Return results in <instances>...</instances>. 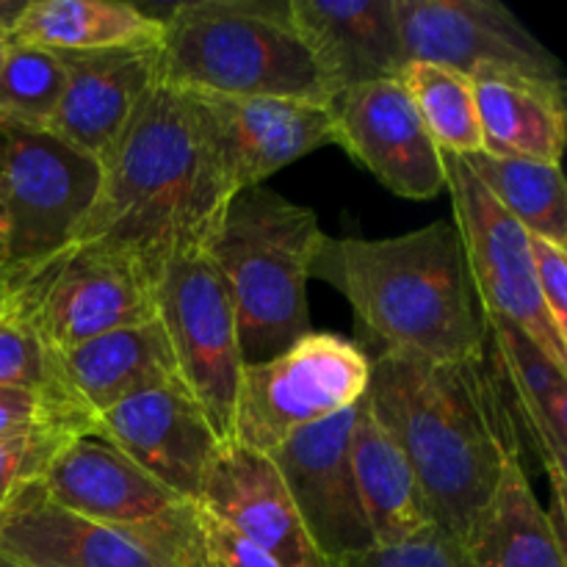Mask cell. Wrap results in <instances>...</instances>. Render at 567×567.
Listing matches in <instances>:
<instances>
[{"instance_id":"cell-17","label":"cell","mask_w":567,"mask_h":567,"mask_svg":"<svg viewBox=\"0 0 567 567\" xmlns=\"http://www.w3.org/2000/svg\"><path fill=\"white\" fill-rule=\"evenodd\" d=\"M282 567H324L269 454L221 443L197 504Z\"/></svg>"},{"instance_id":"cell-8","label":"cell","mask_w":567,"mask_h":567,"mask_svg":"<svg viewBox=\"0 0 567 567\" xmlns=\"http://www.w3.org/2000/svg\"><path fill=\"white\" fill-rule=\"evenodd\" d=\"M371 358L341 336L310 332L264 363L244 365L233 410L238 446L271 454L308 426L354 408L369 391Z\"/></svg>"},{"instance_id":"cell-41","label":"cell","mask_w":567,"mask_h":567,"mask_svg":"<svg viewBox=\"0 0 567 567\" xmlns=\"http://www.w3.org/2000/svg\"><path fill=\"white\" fill-rule=\"evenodd\" d=\"M0 567H14V565H9V563H6V559H0Z\"/></svg>"},{"instance_id":"cell-12","label":"cell","mask_w":567,"mask_h":567,"mask_svg":"<svg viewBox=\"0 0 567 567\" xmlns=\"http://www.w3.org/2000/svg\"><path fill=\"white\" fill-rule=\"evenodd\" d=\"M396 25L404 64L430 61L463 75L509 70L565 83L557 55L493 0H396Z\"/></svg>"},{"instance_id":"cell-35","label":"cell","mask_w":567,"mask_h":567,"mask_svg":"<svg viewBox=\"0 0 567 567\" xmlns=\"http://www.w3.org/2000/svg\"><path fill=\"white\" fill-rule=\"evenodd\" d=\"M199 524H203L205 548L219 567H282L271 554H266L264 548L249 543L221 520L210 518L203 509H199Z\"/></svg>"},{"instance_id":"cell-42","label":"cell","mask_w":567,"mask_h":567,"mask_svg":"<svg viewBox=\"0 0 567 567\" xmlns=\"http://www.w3.org/2000/svg\"><path fill=\"white\" fill-rule=\"evenodd\" d=\"M210 567H219V565H216V563H214V559H210Z\"/></svg>"},{"instance_id":"cell-37","label":"cell","mask_w":567,"mask_h":567,"mask_svg":"<svg viewBox=\"0 0 567 567\" xmlns=\"http://www.w3.org/2000/svg\"><path fill=\"white\" fill-rule=\"evenodd\" d=\"M9 48H11V31H9V28H0V70H3L6 55H9Z\"/></svg>"},{"instance_id":"cell-2","label":"cell","mask_w":567,"mask_h":567,"mask_svg":"<svg viewBox=\"0 0 567 567\" xmlns=\"http://www.w3.org/2000/svg\"><path fill=\"white\" fill-rule=\"evenodd\" d=\"M365 402L402 449L432 524L460 546L520 457L518 424L487 349L463 363L374 354Z\"/></svg>"},{"instance_id":"cell-32","label":"cell","mask_w":567,"mask_h":567,"mask_svg":"<svg viewBox=\"0 0 567 567\" xmlns=\"http://www.w3.org/2000/svg\"><path fill=\"white\" fill-rule=\"evenodd\" d=\"M53 424L81 426V430L94 432V421L72 408L61 393L0 388V437Z\"/></svg>"},{"instance_id":"cell-33","label":"cell","mask_w":567,"mask_h":567,"mask_svg":"<svg viewBox=\"0 0 567 567\" xmlns=\"http://www.w3.org/2000/svg\"><path fill=\"white\" fill-rule=\"evenodd\" d=\"M324 567H468L452 537L437 526L396 546H374L369 551L332 559Z\"/></svg>"},{"instance_id":"cell-28","label":"cell","mask_w":567,"mask_h":567,"mask_svg":"<svg viewBox=\"0 0 567 567\" xmlns=\"http://www.w3.org/2000/svg\"><path fill=\"white\" fill-rule=\"evenodd\" d=\"M396 81L408 92L421 125L443 155L471 158L485 153L471 78L430 61H408Z\"/></svg>"},{"instance_id":"cell-36","label":"cell","mask_w":567,"mask_h":567,"mask_svg":"<svg viewBox=\"0 0 567 567\" xmlns=\"http://www.w3.org/2000/svg\"><path fill=\"white\" fill-rule=\"evenodd\" d=\"M22 6H25V0H0V28H9L14 25V20L20 17Z\"/></svg>"},{"instance_id":"cell-26","label":"cell","mask_w":567,"mask_h":567,"mask_svg":"<svg viewBox=\"0 0 567 567\" xmlns=\"http://www.w3.org/2000/svg\"><path fill=\"white\" fill-rule=\"evenodd\" d=\"M161 17L114 0H25L11 39L50 53H97L122 48H158Z\"/></svg>"},{"instance_id":"cell-16","label":"cell","mask_w":567,"mask_h":567,"mask_svg":"<svg viewBox=\"0 0 567 567\" xmlns=\"http://www.w3.org/2000/svg\"><path fill=\"white\" fill-rule=\"evenodd\" d=\"M55 55L64 64V94L42 131L105 164L142 100L161 81V44Z\"/></svg>"},{"instance_id":"cell-1","label":"cell","mask_w":567,"mask_h":567,"mask_svg":"<svg viewBox=\"0 0 567 567\" xmlns=\"http://www.w3.org/2000/svg\"><path fill=\"white\" fill-rule=\"evenodd\" d=\"M236 194L205 100L158 81L103 164L72 244L131 255L155 280L172 255L208 249Z\"/></svg>"},{"instance_id":"cell-21","label":"cell","mask_w":567,"mask_h":567,"mask_svg":"<svg viewBox=\"0 0 567 567\" xmlns=\"http://www.w3.org/2000/svg\"><path fill=\"white\" fill-rule=\"evenodd\" d=\"M50 358L55 391L92 421L125 399L181 380L158 319L105 332L78 347L50 352Z\"/></svg>"},{"instance_id":"cell-3","label":"cell","mask_w":567,"mask_h":567,"mask_svg":"<svg viewBox=\"0 0 567 567\" xmlns=\"http://www.w3.org/2000/svg\"><path fill=\"white\" fill-rule=\"evenodd\" d=\"M310 277L352 305L380 352L426 363L485 354V319L452 219L374 241L324 233Z\"/></svg>"},{"instance_id":"cell-34","label":"cell","mask_w":567,"mask_h":567,"mask_svg":"<svg viewBox=\"0 0 567 567\" xmlns=\"http://www.w3.org/2000/svg\"><path fill=\"white\" fill-rule=\"evenodd\" d=\"M532 260H535L537 291L551 316L554 327L567 341V255L563 244H554L543 236H529Z\"/></svg>"},{"instance_id":"cell-9","label":"cell","mask_w":567,"mask_h":567,"mask_svg":"<svg viewBox=\"0 0 567 567\" xmlns=\"http://www.w3.org/2000/svg\"><path fill=\"white\" fill-rule=\"evenodd\" d=\"M0 127L6 266L22 269L70 247L97 197L103 164L42 127Z\"/></svg>"},{"instance_id":"cell-40","label":"cell","mask_w":567,"mask_h":567,"mask_svg":"<svg viewBox=\"0 0 567 567\" xmlns=\"http://www.w3.org/2000/svg\"><path fill=\"white\" fill-rule=\"evenodd\" d=\"M3 147H6V136H3V127H0V175H3ZM3 216V210H0Z\"/></svg>"},{"instance_id":"cell-5","label":"cell","mask_w":567,"mask_h":567,"mask_svg":"<svg viewBox=\"0 0 567 567\" xmlns=\"http://www.w3.org/2000/svg\"><path fill=\"white\" fill-rule=\"evenodd\" d=\"M161 83L219 97L332 103L288 3L194 0L161 17Z\"/></svg>"},{"instance_id":"cell-10","label":"cell","mask_w":567,"mask_h":567,"mask_svg":"<svg viewBox=\"0 0 567 567\" xmlns=\"http://www.w3.org/2000/svg\"><path fill=\"white\" fill-rule=\"evenodd\" d=\"M153 293L155 319L164 327L177 374L227 443L244 358L236 310L208 249L172 255L155 275Z\"/></svg>"},{"instance_id":"cell-4","label":"cell","mask_w":567,"mask_h":567,"mask_svg":"<svg viewBox=\"0 0 567 567\" xmlns=\"http://www.w3.org/2000/svg\"><path fill=\"white\" fill-rule=\"evenodd\" d=\"M324 230L305 205L266 186L230 199L208 244L233 310L244 365L277 358L310 336L308 280Z\"/></svg>"},{"instance_id":"cell-23","label":"cell","mask_w":567,"mask_h":567,"mask_svg":"<svg viewBox=\"0 0 567 567\" xmlns=\"http://www.w3.org/2000/svg\"><path fill=\"white\" fill-rule=\"evenodd\" d=\"M471 78L485 153L559 166L565 153V83L509 70Z\"/></svg>"},{"instance_id":"cell-18","label":"cell","mask_w":567,"mask_h":567,"mask_svg":"<svg viewBox=\"0 0 567 567\" xmlns=\"http://www.w3.org/2000/svg\"><path fill=\"white\" fill-rule=\"evenodd\" d=\"M39 491L55 507L109 526H153L186 507L94 432H81L61 449Z\"/></svg>"},{"instance_id":"cell-11","label":"cell","mask_w":567,"mask_h":567,"mask_svg":"<svg viewBox=\"0 0 567 567\" xmlns=\"http://www.w3.org/2000/svg\"><path fill=\"white\" fill-rule=\"evenodd\" d=\"M452 221L482 313L507 319L567 374V341L557 332L540 291L529 233L487 194L465 158L443 155Z\"/></svg>"},{"instance_id":"cell-22","label":"cell","mask_w":567,"mask_h":567,"mask_svg":"<svg viewBox=\"0 0 567 567\" xmlns=\"http://www.w3.org/2000/svg\"><path fill=\"white\" fill-rule=\"evenodd\" d=\"M485 349L498 377L504 399L524 424L537 457H540L551 491L565 498V452H567V382L559 371L513 321L482 313Z\"/></svg>"},{"instance_id":"cell-25","label":"cell","mask_w":567,"mask_h":567,"mask_svg":"<svg viewBox=\"0 0 567 567\" xmlns=\"http://www.w3.org/2000/svg\"><path fill=\"white\" fill-rule=\"evenodd\" d=\"M468 567H567L565 540L537 502L524 463L504 468L496 493L460 543Z\"/></svg>"},{"instance_id":"cell-13","label":"cell","mask_w":567,"mask_h":567,"mask_svg":"<svg viewBox=\"0 0 567 567\" xmlns=\"http://www.w3.org/2000/svg\"><path fill=\"white\" fill-rule=\"evenodd\" d=\"M94 435L181 502L199 504L221 437L181 380L125 399L94 419Z\"/></svg>"},{"instance_id":"cell-39","label":"cell","mask_w":567,"mask_h":567,"mask_svg":"<svg viewBox=\"0 0 567 567\" xmlns=\"http://www.w3.org/2000/svg\"><path fill=\"white\" fill-rule=\"evenodd\" d=\"M6 266V233H3V225H0V269Z\"/></svg>"},{"instance_id":"cell-30","label":"cell","mask_w":567,"mask_h":567,"mask_svg":"<svg viewBox=\"0 0 567 567\" xmlns=\"http://www.w3.org/2000/svg\"><path fill=\"white\" fill-rule=\"evenodd\" d=\"M81 426H39V430L17 432V435L0 437V515L9 509V504L28 487L39 485L48 474L50 463L59 457L61 449L81 435Z\"/></svg>"},{"instance_id":"cell-27","label":"cell","mask_w":567,"mask_h":567,"mask_svg":"<svg viewBox=\"0 0 567 567\" xmlns=\"http://www.w3.org/2000/svg\"><path fill=\"white\" fill-rule=\"evenodd\" d=\"M465 164L529 236L567 247V192L559 166L491 153L471 155Z\"/></svg>"},{"instance_id":"cell-14","label":"cell","mask_w":567,"mask_h":567,"mask_svg":"<svg viewBox=\"0 0 567 567\" xmlns=\"http://www.w3.org/2000/svg\"><path fill=\"white\" fill-rule=\"evenodd\" d=\"M341 144L388 192L426 203L446 192L443 153L396 78L363 83L330 103Z\"/></svg>"},{"instance_id":"cell-24","label":"cell","mask_w":567,"mask_h":567,"mask_svg":"<svg viewBox=\"0 0 567 567\" xmlns=\"http://www.w3.org/2000/svg\"><path fill=\"white\" fill-rule=\"evenodd\" d=\"M349 457L374 546L408 543L435 526L402 449L382 430L365 396L354 408Z\"/></svg>"},{"instance_id":"cell-15","label":"cell","mask_w":567,"mask_h":567,"mask_svg":"<svg viewBox=\"0 0 567 567\" xmlns=\"http://www.w3.org/2000/svg\"><path fill=\"white\" fill-rule=\"evenodd\" d=\"M354 408L297 432L269 454L324 565L374 548L349 457Z\"/></svg>"},{"instance_id":"cell-19","label":"cell","mask_w":567,"mask_h":567,"mask_svg":"<svg viewBox=\"0 0 567 567\" xmlns=\"http://www.w3.org/2000/svg\"><path fill=\"white\" fill-rule=\"evenodd\" d=\"M197 94V92H194ZM214 114L236 188L264 186L266 177L336 144V116L327 103L293 97H219L199 94Z\"/></svg>"},{"instance_id":"cell-29","label":"cell","mask_w":567,"mask_h":567,"mask_svg":"<svg viewBox=\"0 0 567 567\" xmlns=\"http://www.w3.org/2000/svg\"><path fill=\"white\" fill-rule=\"evenodd\" d=\"M64 81L59 55L11 39L0 70V125L48 127L64 94Z\"/></svg>"},{"instance_id":"cell-6","label":"cell","mask_w":567,"mask_h":567,"mask_svg":"<svg viewBox=\"0 0 567 567\" xmlns=\"http://www.w3.org/2000/svg\"><path fill=\"white\" fill-rule=\"evenodd\" d=\"M9 308L48 352L155 319L153 277L125 252L70 244L39 264L9 269Z\"/></svg>"},{"instance_id":"cell-20","label":"cell","mask_w":567,"mask_h":567,"mask_svg":"<svg viewBox=\"0 0 567 567\" xmlns=\"http://www.w3.org/2000/svg\"><path fill=\"white\" fill-rule=\"evenodd\" d=\"M288 17L332 100L352 86L396 78L404 66L396 0H291Z\"/></svg>"},{"instance_id":"cell-38","label":"cell","mask_w":567,"mask_h":567,"mask_svg":"<svg viewBox=\"0 0 567 567\" xmlns=\"http://www.w3.org/2000/svg\"><path fill=\"white\" fill-rule=\"evenodd\" d=\"M6 297H9V266L0 269V310H3Z\"/></svg>"},{"instance_id":"cell-31","label":"cell","mask_w":567,"mask_h":567,"mask_svg":"<svg viewBox=\"0 0 567 567\" xmlns=\"http://www.w3.org/2000/svg\"><path fill=\"white\" fill-rule=\"evenodd\" d=\"M0 388L55 391L48 347L39 341L33 327L9 308V302L0 310Z\"/></svg>"},{"instance_id":"cell-7","label":"cell","mask_w":567,"mask_h":567,"mask_svg":"<svg viewBox=\"0 0 567 567\" xmlns=\"http://www.w3.org/2000/svg\"><path fill=\"white\" fill-rule=\"evenodd\" d=\"M0 559L14 567H210L197 504L153 526L81 518L28 487L0 515Z\"/></svg>"}]
</instances>
